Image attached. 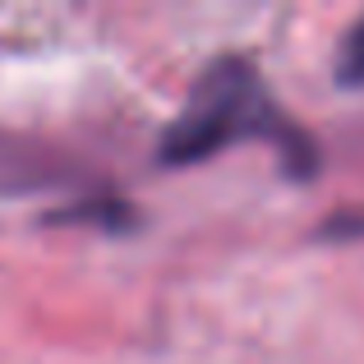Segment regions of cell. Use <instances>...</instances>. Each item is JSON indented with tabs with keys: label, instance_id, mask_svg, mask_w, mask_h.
Wrapping results in <instances>:
<instances>
[{
	"label": "cell",
	"instance_id": "obj_1",
	"mask_svg": "<svg viewBox=\"0 0 364 364\" xmlns=\"http://www.w3.org/2000/svg\"><path fill=\"white\" fill-rule=\"evenodd\" d=\"M240 139L272 143L291 176H309L318 166L314 143L282 116V107L272 102V92L263 83V74L249 60H240V55H222V60H213L203 70V79L185 97L180 116L161 134L157 157L166 166H194V161L217 157L222 148H231Z\"/></svg>",
	"mask_w": 364,
	"mask_h": 364
},
{
	"label": "cell",
	"instance_id": "obj_2",
	"mask_svg": "<svg viewBox=\"0 0 364 364\" xmlns=\"http://www.w3.org/2000/svg\"><path fill=\"white\" fill-rule=\"evenodd\" d=\"M337 74H341V83H350V88H360V83H364V18L346 33V42H341Z\"/></svg>",
	"mask_w": 364,
	"mask_h": 364
}]
</instances>
